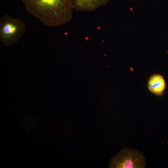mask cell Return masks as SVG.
Here are the masks:
<instances>
[{
    "mask_svg": "<svg viewBox=\"0 0 168 168\" xmlns=\"http://www.w3.org/2000/svg\"><path fill=\"white\" fill-rule=\"evenodd\" d=\"M26 26L22 20L5 15L0 17V40L5 46L17 43L26 32Z\"/></svg>",
    "mask_w": 168,
    "mask_h": 168,
    "instance_id": "7a4b0ae2",
    "label": "cell"
},
{
    "mask_svg": "<svg viewBox=\"0 0 168 168\" xmlns=\"http://www.w3.org/2000/svg\"><path fill=\"white\" fill-rule=\"evenodd\" d=\"M146 164L147 161L143 153L125 147L111 159L109 167L143 168L146 167Z\"/></svg>",
    "mask_w": 168,
    "mask_h": 168,
    "instance_id": "3957f363",
    "label": "cell"
},
{
    "mask_svg": "<svg viewBox=\"0 0 168 168\" xmlns=\"http://www.w3.org/2000/svg\"><path fill=\"white\" fill-rule=\"evenodd\" d=\"M73 8L81 11L96 10L105 5L109 0H70Z\"/></svg>",
    "mask_w": 168,
    "mask_h": 168,
    "instance_id": "277c9868",
    "label": "cell"
},
{
    "mask_svg": "<svg viewBox=\"0 0 168 168\" xmlns=\"http://www.w3.org/2000/svg\"><path fill=\"white\" fill-rule=\"evenodd\" d=\"M148 86L150 91L153 93L158 96L162 95L166 87L164 77L160 74L152 75L149 79Z\"/></svg>",
    "mask_w": 168,
    "mask_h": 168,
    "instance_id": "5b68a950",
    "label": "cell"
},
{
    "mask_svg": "<svg viewBox=\"0 0 168 168\" xmlns=\"http://www.w3.org/2000/svg\"><path fill=\"white\" fill-rule=\"evenodd\" d=\"M28 12L45 26L63 25L72 18L73 9L70 0H22Z\"/></svg>",
    "mask_w": 168,
    "mask_h": 168,
    "instance_id": "6da1fadb",
    "label": "cell"
}]
</instances>
